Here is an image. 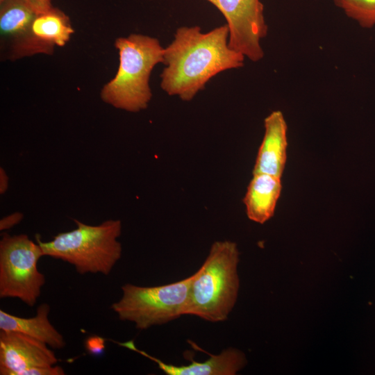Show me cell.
<instances>
[{
  "label": "cell",
  "instance_id": "obj_1",
  "mask_svg": "<svg viewBox=\"0 0 375 375\" xmlns=\"http://www.w3.org/2000/svg\"><path fill=\"white\" fill-rule=\"evenodd\" d=\"M228 37L226 24L206 33L199 26L177 28L164 48L162 90L188 101L219 73L243 67L245 56L229 47Z\"/></svg>",
  "mask_w": 375,
  "mask_h": 375
},
{
  "label": "cell",
  "instance_id": "obj_2",
  "mask_svg": "<svg viewBox=\"0 0 375 375\" xmlns=\"http://www.w3.org/2000/svg\"><path fill=\"white\" fill-rule=\"evenodd\" d=\"M240 253L229 240L212 244L205 261L192 275L185 315L210 322L227 319L236 303Z\"/></svg>",
  "mask_w": 375,
  "mask_h": 375
},
{
  "label": "cell",
  "instance_id": "obj_3",
  "mask_svg": "<svg viewBox=\"0 0 375 375\" xmlns=\"http://www.w3.org/2000/svg\"><path fill=\"white\" fill-rule=\"evenodd\" d=\"M119 67L114 78L101 91V98L118 109L136 112L146 109L152 97L151 73L163 63L164 48L153 37L131 34L115 41Z\"/></svg>",
  "mask_w": 375,
  "mask_h": 375
},
{
  "label": "cell",
  "instance_id": "obj_4",
  "mask_svg": "<svg viewBox=\"0 0 375 375\" xmlns=\"http://www.w3.org/2000/svg\"><path fill=\"white\" fill-rule=\"evenodd\" d=\"M77 228L60 233L49 242L37 235L44 256L72 265L81 274L101 273L108 275L122 256V222L106 220L99 225L85 224L74 219Z\"/></svg>",
  "mask_w": 375,
  "mask_h": 375
},
{
  "label": "cell",
  "instance_id": "obj_5",
  "mask_svg": "<svg viewBox=\"0 0 375 375\" xmlns=\"http://www.w3.org/2000/svg\"><path fill=\"white\" fill-rule=\"evenodd\" d=\"M192 279V275L152 287L124 284L121 299L111 308L119 319L133 322L140 330L166 324L185 315Z\"/></svg>",
  "mask_w": 375,
  "mask_h": 375
},
{
  "label": "cell",
  "instance_id": "obj_6",
  "mask_svg": "<svg viewBox=\"0 0 375 375\" xmlns=\"http://www.w3.org/2000/svg\"><path fill=\"white\" fill-rule=\"evenodd\" d=\"M42 249L25 234L3 233L0 240V297L17 298L33 307L45 277L38 269Z\"/></svg>",
  "mask_w": 375,
  "mask_h": 375
},
{
  "label": "cell",
  "instance_id": "obj_7",
  "mask_svg": "<svg viewBox=\"0 0 375 375\" xmlns=\"http://www.w3.org/2000/svg\"><path fill=\"white\" fill-rule=\"evenodd\" d=\"M223 15L229 28L228 46L253 62L261 60V40L268 28L260 0H206Z\"/></svg>",
  "mask_w": 375,
  "mask_h": 375
},
{
  "label": "cell",
  "instance_id": "obj_8",
  "mask_svg": "<svg viewBox=\"0 0 375 375\" xmlns=\"http://www.w3.org/2000/svg\"><path fill=\"white\" fill-rule=\"evenodd\" d=\"M74 30L69 17L52 6L37 14L28 31L12 41L10 58L12 60L35 54H52L56 47H63Z\"/></svg>",
  "mask_w": 375,
  "mask_h": 375
},
{
  "label": "cell",
  "instance_id": "obj_9",
  "mask_svg": "<svg viewBox=\"0 0 375 375\" xmlns=\"http://www.w3.org/2000/svg\"><path fill=\"white\" fill-rule=\"evenodd\" d=\"M54 352L44 342L16 331H0V374L21 375L35 367L57 363Z\"/></svg>",
  "mask_w": 375,
  "mask_h": 375
},
{
  "label": "cell",
  "instance_id": "obj_10",
  "mask_svg": "<svg viewBox=\"0 0 375 375\" xmlns=\"http://www.w3.org/2000/svg\"><path fill=\"white\" fill-rule=\"evenodd\" d=\"M265 134L256 156L253 174H267L281 178L286 160L288 125L281 110L264 120Z\"/></svg>",
  "mask_w": 375,
  "mask_h": 375
},
{
  "label": "cell",
  "instance_id": "obj_11",
  "mask_svg": "<svg viewBox=\"0 0 375 375\" xmlns=\"http://www.w3.org/2000/svg\"><path fill=\"white\" fill-rule=\"evenodd\" d=\"M115 342L119 346L138 352L153 360L162 372L168 375H234L247 363L246 357L241 351L234 348H228L217 355H211L205 361L192 360L189 365L176 366L165 363L145 351L138 349L133 340Z\"/></svg>",
  "mask_w": 375,
  "mask_h": 375
},
{
  "label": "cell",
  "instance_id": "obj_12",
  "mask_svg": "<svg viewBox=\"0 0 375 375\" xmlns=\"http://www.w3.org/2000/svg\"><path fill=\"white\" fill-rule=\"evenodd\" d=\"M281 190V178L267 174H253L243 199L249 219L260 224L270 219Z\"/></svg>",
  "mask_w": 375,
  "mask_h": 375
},
{
  "label": "cell",
  "instance_id": "obj_13",
  "mask_svg": "<svg viewBox=\"0 0 375 375\" xmlns=\"http://www.w3.org/2000/svg\"><path fill=\"white\" fill-rule=\"evenodd\" d=\"M49 311L50 306L42 303L38 307L35 316L24 318L0 310V330L22 333L53 349H62L66 343L63 336L51 324Z\"/></svg>",
  "mask_w": 375,
  "mask_h": 375
},
{
  "label": "cell",
  "instance_id": "obj_14",
  "mask_svg": "<svg viewBox=\"0 0 375 375\" xmlns=\"http://www.w3.org/2000/svg\"><path fill=\"white\" fill-rule=\"evenodd\" d=\"M39 13L31 0H3L0 2L1 37L12 41L23 35Z\"/></svg>",
  "mask_w": 375,
  "mask_h": 375
},
{
  "label": "cell",
  "instance_id": "obj_15",
  "mask_svg": "<svg viewBox=\"0 0 375 375\" xmlns=\"http://www.w3.org/2000/svg\"><path fill=\"white\" fill-rule=\"evenodd\" d=\"M347 17L363 28L375 26V0H333Z\"/></svg>",
  "mask_w": 375,
  "mask_h": 375
},
{
  "label": "cell",
  "instance_id": "obj_16",
  "mask_svg": "<svg viewBox=\"0 0 375 375\" xmlns=\"http://www.w3.org/2000/svg\"><path fill=\"white\" fill-rule=\"evenodd\" d=\"M84 344L90 354L99 356L104 351L105 339L97 335H91L85 339Z\"/></svg>",
  "mask_w": 375,
  "mask_h": 375
},
{
  "label": "cell",
  "instance_id": "obj_17",
  "mask_svg": "<svg viewBox=\"0 0 375 375\" xmlns=\"http://www.w3.org/2000/svg\"><path fill=\"white\" fill-rule=\"evenodd\" d=\"M64 369L60 366L35 367L22 372L21 375H64Z\"/></svg>",
  "mask_w": 375,
  "mask_h": 375
},
{
  "label": "cell",
  "instance_id": "obj_18",
  "mask_svg": "<svg viewBox=\"0 0 375 375\" xmlns=\"http://www.w3.org/2000/svg\"><path fill=\"white\" fill-rule=\"evenodd\" d=\"M23 214L15 212L12 214L3 217L0 221V230L3 231L11 228L15 225L19 223L23 219Z\"/></svg>",
  "mask_w": 375,
  "mask_h": 375
},
{
  "label": "cell",
  "instance_id": "obj_19",
  "mask_svg": "<svg viewBox=\"0 0 375 375\" xmlns=\"http://www.w3.org/2000/svg\"><path fill=\"white\" fill-rule=\"evenodd\" d=\"M9 178L5 170L1 167L0 169V193L4 194L8 188Z\"/></svg>",
  "mask_w": 375,
  "mask_h": 375
},
{
  "label": "cell",
  "instance_id": "obj_20",
  "mask_svg": "<svg viewBox=\"0 0 375 375\" xmlns=\"http://www.w3.org/2000/svg\"><path fill=\"white\" fill-rule=\"evenodd\" d=\"M39 12L45 11L53 6L51 0H31Z\"/></svg>",
  "mask_w": 375,
  "mask_h": 375
},
{
  "label": "cell",
  "instance_id": "obj_21",
  "mask_svg": "<svg viewBox=\"0 0 375 375\" xmlns=\"http://www.w3.org/2000/svg\"><path fill=\"white\" fill-rule=\"evenodd\" d=\"M3 0H0V2H2Z\"/></svg>",
  "mask_w": 375,
  "mask_h": 375
}]
</instances>
